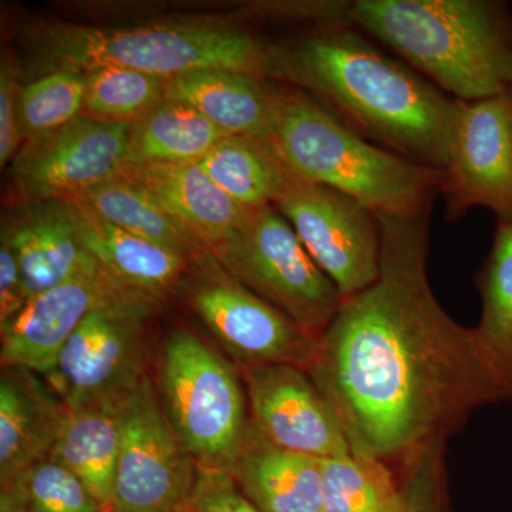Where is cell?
Masks as SVG:
<instances>
[{"instance_id":"8fae6325","label":"cell","mask_w":512,"mask_h":512,"mask_svg":"<svg viewBox=\"0 0 512 512\" xmlns=\"http://www.w3.org/2000/svg\"><path fill=\"white\" fill-rule=\"evenodd\" d=\"M188 302L222 345L247 366L286 363L308 372L318 342L228 274L207 252L194 259Z\"/></svg>"},{"instance_id":"7402d4cb","label":"cell","mask_w":512,"mask_h":512,"mask_svg":"<svg viewBox=\"0 0 512 512\" xmlns=\"http://www.w3.org/2000/svg\"><path fill=\"white\" fill-rule=\"evenodd\" d=\"M119 402L66 407L62 431L50 454L86 485L104 512L113 510L114 505L120 453Z\"/></svg>"},{"instance_id":"d6a6232c","label":"cell","mask_w":512,"mask_h":512,"mask_svg":"<svg viewBox=\"0 0 512 512\" xmlns=\"http://www.w3.org/2000/svg\"><path fill=\"white\" fill-rule=\"evenodd\" d=\"M22 87L8 62L0 70V164L6 165L23 144L20 127V94Z\"/></svg>"},{"instance_id":"8992f818","label":"cell","mask_w":512,"mask_h":512,"mask_svg":"<svg viewBox=\"0 0 512 512\" xmlns=\"http://www.w3.org/2000/svg\"><path fill=\"white\" fill-rule=\"evenodd\" d=\"M211 254L316 342L342 306L339 289L274 205L249 208L244 222Z\"/></svg>"},{"instance_id":"d4e9b609","label":"cell","mask_w":512,"mask_h":512,"mask_svg":"<svg viewBox=\"0 0 512 512\" xmlns=\"http://www.w3.org/2000/svg\"><path fill=\"white\" fill-rule=\"evenodd\" d=\"M225 137L187 104L163 100L131 123L126 164H198Z\"/></svg>"},{"instance_id":"7a4b0ae2","label":"cell","mask_w":512,"mask_h":512,"mask_svg":"<svg viewBox=\"0 0 512 512\" xmlns=\"http://www.w3.org/2000/svg\"><path fill=\"white\" fill-rule=\"evenodd\" d=\"M269 76L301 84L360 136L417 163L447 164L457 100L382 55L352 25L271 47Z\"/></svg>"},{"instance_id":"ffe728a7","label":"cell","mask_w":512,"mask_h":512,"mask_svg":"<svg viewBox=\"0 0 512 512\" xmlns=\"http://www.w3.org/2000/svg\"><path fill=\"white\" fill-rule=\"evenodd\" d=\"M66 406L37 373L2 369L0 377V483L50 457Z\"/></svg>"},{"instance_id":"30bf717a","label":"cell","mask_w":512,"mask_h":512,"mask_svg":"<svg viewBox=\"0 0 512 512\" xmlns=\"http://www.w3.org/2000/svg\"><path fill=\"white\" fill-rule=\"evenodd\" d=\"M274 207L343 299L375 284L380 274V224L375 212L295 173Z\"/></svg>"},{"instance_id":"ba28073f","label":"cell","mask_w":512,"mask_h":512,"mask_svg":"<svg viewBox=\"0 0 512 512\" xmlns=\"http://www.w3.org/2000/svg\"><path fill=\"white\" fill-rule=\"evenodd\" d=\"M154 302L130 291L87 315L47 375L64 406L119 402L143 379V335Z\"/></svg>"},{"instance_id":"4316f807","label":"cell","mask_w":512,"mask_h":512,"mask_svg":"<svg viewBox=\"0 0 512 512\" xmlns=\"http://www.w3.org/2000/svg\"><path fill=\"white\" fill-rule=\"evenodd\" d=\"M2 512H104L86 485L53 457L2 484Z\"/></svg>"},{"instance_id":"5bb4252c","label":"cell","mask_w":512,"mask_h":512,"mask_svg":"<svg viewBox=\"0 0 512 512\" xmlns=\"http://www.w3.org/2000/svg\"><path fill=\"white\" fill-rule=\"evenodd\" d=\"M244 377L252 424L266 439L316 458L352 453L338 414L301 367L247 366Z\"/></svg>"},{"instance_id":"277c9868","label":"cell","mask_w":512,"mask_h":512,"mask_svg":"<svg viewBox=\"0 0 512 512\" xmlns=\"http://www.w3.org/2000/svg\"><path fill=\"white\" fill-rule=\"evenodd\" d=\"M272 143L299 177L343 192L377 217L431 208L443 170L370 144L332 111L299 92H278Z\"/></svg>"},{"instance_id":"1f68e13d","label":"cell","mask_w":512,"mask_h":512,"mask_svg":"<svg viewBox=\"0 0 512 512\" xmlns=\"http://www.w3.org/2000/svg\"><path fill=\"white\" fill-rule=\"evenodd\" d=\"M180 512H262L239 490L228 471L198 467L197 480Z\"/></svg>"},{"instance_id":"6da1fadb","label":"cell","mask_w":512,"mask_h":512,"mask_svg":"<svg viewBox=\"0 0 512 512\" xmlns=\"http://www.w3.org/2000/svg\"><path fill=\"white\" fill-rule=\"evenodd\" d=\"M430 211L377 217L379 278L343 299L308 370L356 456L417 454L477 407L500 403L474 330L431 292Z\"/></svg>"},{"instance_id":"4fadbf2b","label":"cell","mask_w":512,"mask_h":512,"mask_svg":"<svg viewBox=\"0 0 512 512\" xmlns=\"http://www.w3.org/2000/svg\"><path fill=\"white\" fill-rule=\"evenodd\" d=\"M131 124L77 117L55 133L23 144L15 178L30 201L69 200L119 175Z\"/></svg>"},{"instance_id":"484cf974","label":"cell","mask_w":512,"mask_h":512,"mask_svg":"<svg viewBox=\"0 0 512 512\" xmlns=\"http://www.w3.org/2000/svg\"><path fill=\"white\" fill-rule=\"evenodd\" d=\"M69 200L83 202L104 220L188 258L210 252L190 229L175 220L147 191L116 177Z\"/></svg>"},{"instance_id":"3957f363","label":"cell","mask_w":512,"mask_h":512,"mask_svg":"<svg viewBox=\"0 0 512 512\" xmlns=\"http://www.w3.org/2000/svg\"><path fill=\"white\" fill-rule=\"evenodd\" d=\"M350 22L382 40L456 100L510 90L512 15L497 0H356Z\"/></svg>"},{"instance_id":"44dd1931","label":"cell","mask_w":512,"mask_h":512,"mask_svg":"<svg viewBox=\"0 0 512 512\" xmlns=\"http://www.w3.org/2000/svg\"><path fill=\"white\" fill-rule=\"evenodd\" d=\"M164 100L187 104L228 136L271 140L278 92L259 77L194 70L167 79Z\"/></svg>"},{"instance_id":"d590c367","label":"cell","mask_w":512,"mask_h":512,"mask_svg":"<svg viewBox=\"0 0 512 512\" xmlns=\"http://www.w3.org/2000/svg\"><path fill=\"white\" fill-rule=\"evenodd\" d=\"M111 512H116V511H111Z\"/></svg>"},{"instance_id":"603a6c76","label":"cell","mask_w":512,"mask_h":512,"mask_svg":"<svg viewBox=\"0 0 512 512\" xmlns=\"http://www.w3.org/2000/svg\"><path fill=\"white\" fill-rule=\"evenodd\" d=\"M483 312L474 328L478 352L500 403H512V227L497 222L493 248L478 276Z\"/></svg>"},{"instance_id":"e0dca14e","label":"cell","mask_w":512,"mask_h":512,"mask_svg":"<svg viewBox=\"0 0 512 512\" xmlns=\"http://www.w3.org/2000/svg\"><path fill=\"white\" fill-rule=\"evenodd\" d=\"M117 177L147 191L210 252L248 215L249 208L225 194L198 164H124Z\"/></svg>"},{"instance_id":"cb8c5ba5","label":"cell","mask_w":512,"mask_h":512,"mask_svg":"<svg viewBox=\"0 0 512 512\" xmlns=\"http://www.w3.org/2000/svg\"><path fill=\"white\" fill-rule=\"evenodd\" d=\"M198 165L225 194L247 208L274 205L293 175L274 143L261 138H222Z\"/></svg>"},{"instance_id":"83f0119b","label":"cell","mask_w":512,"mask_h":512,"mask_svg":"<svg viewBox=\"0 0 512 512\" xmlns=\"http://www.w3.org/2000/svg\"><path fill=\"white\" fill-rule=\"evenodd\" d=\"M84 113L113 123H134L164 100L163 77L126 69L100 67L84 74Z\"/></svg>"},{"instance_id":"5b68a950","label":"cell","mask_w":512,"mask_h":512,"mask_svg":"<svg viewBox=\"0 0 512 512\" xmlns=\"http://www.w3.org/2000/svg\"><path fill=\"white\" fill-rule=\"evenodd\" d=\"M30 52L42 74L56 70L86 74L114 66L163 79L207 69L265 79L271 70V46L245 30L214 25L40 26L30 36Z\"/></svg>"},{"instance_id":"9a60e30c","label":"cell","mask_w":512,"mask_h":512,"mask_svg":"<svg viewBox=\"0 0 512 512\" xmlns=\"http://www.w3.org/2000/svg\"><path fill=\"white\" fill-rule=\"evenodd\" d=\"M130 291L97 262L62 285L33 296L8 325L0 328L2 369L13 367L49 375L87 315Z\"/></svg>"},{"instance_id":"e575fe53","label":"cell","mask_w":512,"mask_h":512,"mask_svg":"<svg viewBox=\"0 0 512 512\" xmlns=\"http://www.w3.org/2000/svg\"><path fill=\"white\" fill-rule=\"evenodd\" d=\"M510 92L512 93V76H511V83H510Z\"/></svg>"},{"instance_id":"4dcf8cb0","label":"cell","mask_w":512,"mask_h":512,"mask_svg":"<svg viewBox=\"0 0 512 512\" xmlns=\"http://www.w3.org/2000/svg\"><path fill=\"white\" fill-rule=\"evenodd\" d=\"M440 443L424 448L414 461L409 483L397 487L392 497L376 512H436L439 484Z\"/></svg>"},{"instance_id":"f546056e","label":"cell","mask_w":512,"mask_h":512,"mask_svg":"<svg viewBox=\"0 0 512 512\" xmlns=\"http://www.w3.org/2000/svg\"><path fill=\"white\" fill-rule=\"evenodd\" d=\"M86 97L84 74L56 70L22 87L20 127L23 144L55 133L82 116Z\"/></svg>"},{"instance_id":"52a82bcc","label":"cell","mask_w":512,"mask_h":512,"mask_svg":"<svg viewBox=\"0 0 512 512\" xmlns=\"http://www.w3.org/2000/svg\"><path fill=\"white\" fill-rule=\"evenodd\" d=\"M164 410L201 468L227 470L249 427L231 367L184 329L165 340L160 369Z\"/></svg>"},{"instance_id":"d6986e66","label":"cell","mask_w":512,"mask_h":512,"mask_svg":"<svg viewBox=\"0 0 512 512\" xmlns=\"http://www.w3.org/2000/svg\"><path fill=\"white\" fill-rule=\"evenodd\" d=\"M63 201L83 247L120 284L157 301L183 281L191 258L124 231L83 202Z\"/></svg>"},{"instance_id":"7c38bea8","label":"cell","mask_w":512,"mask_h":512,"mask_svg":"<svg viewBox=\"0 0 512 512\" xmlns=\"http://www.w3.org/2000/svg\"><path fill=\"white\" fill-rule=\"evenodd\" d=\"M441 197L450 222L484 207L512 227V93L457 100Z\"/></svg>"},{"instance_id":"836d02e7","label":"cell","mask_w":512,"mask_h":512,"mask_svg":"<svg viewBox=\"0 0 512 512\" xmlns=\"http://www.w3.org/2000/svg\"><path fill=\"white\" fill-rule=\"evenodd\" d=\"M28 302L12 247L0 239V328L8 325Z\"/></svg>"},{"instance_id":"ac0fdd59","label":"cell","mask_w":512,"mask_h":512,"mask_svg":"<svg viewBox=\"0 0 512 512\" xmlns=\"http://www.w3.org/2000/svg\"><path fill=\"white\" fill-rule=\"evenodd\" d=\"M225 471L262 512H322L320 458L276 446L254 424Z\"/></svg>"},{"instance_id":"2e32d148","label":"cell","mask_w":512,"mask_h":512,"mask_svg":"<svg viewBox=\"0 0 512 512\" xmlns=\"http://www.w3.org/2000/svg\"><path fill=\"white\" fill-rule=\"evenodd\" d=\"M0 239L15 252L28 301L97 264L63 200L30 201L3 222Z\"/></svg>"},{"instance_id":"f1b7e54d","label":"cell","mask_w":512,"mask_h":512,"mask_svg":"<svg viewBox=\"0 0 512 512\" xmlns=\"http://www.w3.org/2000/svg\"><path fill=\"white\" fill-rule=\"evenodd\" d=\"M322 512H376L397 490L382 461L349 453L320 458Z\"/></svg>"},{"instance_id":"9c48e42d","label":"cell","mask_w":512,"mask_h":512,"mask_svg":"<svg viewBox=\"0 0 512 512\" xmlns=\"http://www.w3.org/2000/svg\"><path fill=\"white\" fill-rule=\"evenodd\" d=\"M119 421L120 453L111 511L180 512L194 488L198 466L146 375L121 397Z\"/></svg>"}]
</instances>
